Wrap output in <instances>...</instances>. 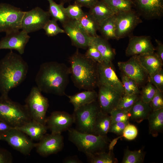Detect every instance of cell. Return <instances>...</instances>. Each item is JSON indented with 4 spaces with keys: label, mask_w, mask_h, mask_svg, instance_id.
<instances>
[{
    "label": "cell",
    "mask_w": 163,
    "mask_h": 163,
    "mask_svg": "<svg viewBox=\"0 0 163 163\" xmlns=\"http://www.w3.org/2000/svg\"><path fill=\"white\" fill-rule=\"evenodd\" d=\"M43 29L46 34L48 37H53L60 33H65L63 29L59 26L57 21L52 19L49 20L44 26Z\"/></svg>",
    "instance_id": "cell-38"
},
{
    "label": "cell",
    "mask_w": 163,
    "mask_h": 163,
    "mask_svg": "<svg viewBox=\"0 0 163 163\" xmlns=\"http://www.w3.org/2000/svg\"><path fill=\"white\" fill-rule=\"evenodd\" d=\"M87 49L85 54L87 57L97 63L104 62L101 54L92 42Z\"/></svg>",
    "instance_id": "cell-40"
},
{
    "label": "cell",
    "mask_w": 163,
    "mask_h": 163,
    "mask_svg": "<svg viewBox=\"0 0 163 163\" xmlns=\"http://www.w3.org/2000/svg\"><path fill=\"white\" fill-rule=\"evenodd\" d=\"M156 90V88L148 81L140 91V96L141 99L145 103H149L155 95Z\"/></svg>",
    "instance_id": "cell-36"
},
{
    "label": "cell",
    "mask_w": 163,
    "mask_h": 163,
    "mask_svg": "<svg viewBox=\"0 0 163 163\" xmlns=\"http://www.w3.org/2000/svg\"><path fill=\"white\" fill-rule=\"evenodd\" d=\"M136 12L144 19H159L163 16V0H131Z\"/></svg>",
    "instance_id": "cell-15"
},
{
    "label": "cell",
    "mask_w": 163,
    "mask_h": 163,
    "mask_svg": "<svg viewBox=\"0 0 163 163\" xmlns=\"http://www.w3.org/2000/svg\"><path fill=\"white\" fill-rule=\"evenodd\" d=\"M50 17L48 11H45L39 7L24 11L21 22V29L28 34L43 29L50 19Z\"/></svg>",
    "instance_id": "cell-11"
},
{
    "label": "cell",
    "mask_w": 163,
    "mask_h": 163,
    "mask_svg": "<svg viewBox=\"0 0 163 163\" xmlns=\"http://www.w3.org/2000/svg\"><path fill=\"white\" fill-rule=\"evenodd\" d=\"M147 119L149 134L153 137H157L163 130V108L152 111Z\"/></svg>",
    "instance_id": "cell-27"
},
{
    "label": "cell",
    "mask_w": 163,
    "mask_h": 163,
    "mask_svg": "<svg viewBox=\"0 0 163 163\" xmlns=\"http://www.w3.org/2000/svg\"><path fill=\"white\" fill-rule=\"evenodd\" d=\"M122 137V136H119L113 139L109 143L108 146V149L109 151H113L114 147L117 144V141L119 139Z\"/></svg>",
    "instance_id": "cell-51"
},
{
    "label": "cell",
    "mask_w": 163,
    "mask_h": 163,
    "mask_svg": "<svg viewBox=\"0 0 163 163\" xmlns=\"http://www.w3.org/2000/svg\"><path fill=\"white\" fill-rule=\"evenodd\" d=\"M110 122V115L104 113L100 110L97 116L93 126L92 134L97 136H107Z\"/></svg>",
    "instance_id": "cell-28"
},
{
    "label": "cell",
    "mask_w": 163,
    "mask_h": 163,
    "mask_svg": "<svg viewBox=\"0 0 163 163\" xmlns=\"http://www.w3.org/2000/svg\"><path fill=\"white\" fill-rule=\"evenodd\" d=\"M24 11L6 3H0V33L21 29Z\"/></svg>",
    "instance_id": "cell-9"
},
{
    "label": "cell",
    "mask_w": 163,
    "mask_h": 163,
    "mask_svg": "<svg viewBox=\"0 0 163 163\" xmlns=\"http://www.w3.org/2000/svg\"><path fill=\"white\" fill-rule=\"evenodd\" d=\"M111 117L110 123L120 121H129L130 118L128 112L116 108L110 113Z\"/></svg>",
    "instance_id": "cell-39"
},
{
    "label": "cell",
    "mask_w": 163,
    "mask_h": 163,
    "mask_svg": "<svg viewBox=\"0 0 163 163\" xmlns=\"http://www.w3.org/2000/svg\"><path fill=\"white\" fill-rule=\"evenodd\" d=\"M98 86L99 90L97 99L100 110L104 113L110 114L112 110L116 108L122 95L105 86Z\"/></svg>",
    "instance_id": "cell-20"
},
{
    "label": "cell",
    "mask_w": 163,
    "mask_h": 163,
    "mask_svg": "<svg viewBox=\"0 0 163 163\" xmlns=\"http://www.w3.org/2000/svg\"><path fill=\"white\" fill-rule=\"evenodd\" d=\"M118 66L122 73L134 80L139 87L149 81V76L137 55L132 56L126 62H118Z\"/></svg>",
    "instance_id": "cell-14"
},
{
    "label": "cell",
    "mask_w": 163,
    "mask_h": 163,
    "mask_svg": "<svg viewBox=\"0 0 163 163\" xmlns=\"http://www.w3.org/2000/svg\"><path fill=\"white\" fill-rule=\"evenodd\" d=\"M116 14L132 9L133 5L131 0H102Z\"/></svg>",
    "instance_id": "cell-33"
},
{
    "label": "cell",
    "mask_w": 163,
    "mask_h": 163,
    "mask_svg": "<svg viewBox=\"0 0 163 163\" xmlns=\"http://www.w3.org/2000/svg\"><path fill=\"white\" fill-rule=\"evenodd\" d=\"M81 7L79 5L74 3L70 5L67 7L64 8L65 12L68 18L70 19L78 20L84 14Z\"/></svg>",
    "instance_id": "cell-37"
},
{
    "label": "cell",
    "mask_w": 163,
    "mask_h": 163,
    "mask_svg": "<svg viewBox=\"0 0 163 163\" xmlns=\"http://www.w3.org/2000/svg\"><path fill=\"white\" fill-rule=\"evenodd\" d=\"M60 3L64 5L65 4L70 2L72 0H59Z\"/></svg>",
    "instance_id": "cell-52"
},
{
    "label": "cell",
    "mask_w": 163,
    "mask_h": 163,
    "mask_svg": "<svg viewBox=\"0 0 163 163\" xmlns=\"http://www.w3.org/2000/svg\"><path fill=\"white\" fill-rule=\"evenodd\" d=\"M64 147L63 137L61 133H46L38 142L35 144L37 152L46 157L56 154L61 151Z\"/></svg>",
    "instance_id": "cell-16"
},
{
    "label": "cell",
    "mask_w": 163,
    "mask_h": 163,
    "mask_svg": "<svg viewBox=\"0 0 163 163\" xmlns=\"http://www.w3.org/2000/svg\"><path fill=\"white\" fill-rule=\"evenodd\" d=\"M114 15L103 21L100 25L98 31L101 37L108 40L110 39L117 40L114 24Z\"/></svg>",
    "instance_id": "cell-32"
},
{
    "label": "cell",
    "mask_w": 163,
    "mask_h": 163,
    "mask_svg": "<svg viewBox=\"0 0 163 163\" xmlns=\"http://www.w3.org/2000/svg\"><path fill=\"white\" fill-rule=\"evenodd\" d=\"M137 57L149 77L162 69L163 62L159 59L155 52L137 55Z\"/></svg>",
    "instance_id": "cell-23"
},
{
    "label": "cell",
    "mask_w": 163,
    "mask_h": 163,
    "mask_svg": "<svg viewBox=\"0 0 163 163\" xmlns=\"http://www.w3.org/2000/svg\"><path fill=\"white\" fill-rule=\"evenodd\" d=\"M88 12L92 16L99 26L104 20L115 14L102 0H99L90 9Z\"/></svg>",
    "instance_id": "cell-26"
},
{
    "label": "cell",
    "mask_w": 163,
    "mask_h": 163,
    "mask_svg": "<svg viewBox=\"0 0 163 163\" xmlns=\"http://www.w3.org/2000/svg\"><path fill=\"white\" fill-rule=\"evenodd\" d=\"M64 163H82L80 160L76 156L67 157L63 161Z\"/></svg>",
    "instance_id": "cell-50"
},
{
    "label": "cell",
    "mask_w": 163,
    "mask_h": 163,
    "mask_svg": "<svg viewBox=\"0 0 163 163\" xmlns=\"http://www.w3.org/2000/svg\"><path fill=\"white\" fill-rule=\"evenodd\" d=\"M129 123V121H120L110 123L108 133H111L119 136H122L125 127Z\"/></svg>",
    "instance_id": "cell-44"
},
{
    "label": "cell",
    "mask_w": 163,
    "mask_h": 163,
    "mask_svg": "<svg viewBox=\"0 0 163 163\" xmlns=\"http://www.w3.org/2000/svg\"><path fill=\"white\" fill-rule=\"evenodd\" d=\"M81 26L90 36L95 37L98 35L97 31L99 26L92 16L88 12H84L78 20Z\"/></svg>",
    "instance_id": "cell-30"
},
{
    "label": "cell",
    "mask_w": 163,
    "mask_h": 163,
    "mask_svg": "<svg viewBox=\"0 0 163 163\" xmlns=\"http://www.w3.org/2000/svg\"><path fill=\"white\" fill-rule=\"evenodd\" d=\"M24 133L32 140L39 141L47 129L45 125L31 120L24 125L15 128Z\"/></svg>",
    "instance_id": "cell-22"
},
{
    "label": "cell",
    "mask_w": 163,
    "mask_h": 163,
    "mask_svg": "<svg viewBox=\"0 0 163 163\" xmlns=\"http://www.w3.org/2000/svg\"><path fill=\"white\" fill-rule=\"evenodd\" d=\"M62 26L65 33L70 38L72 46L86 49L92 43L94 37L85 31L78 20L70 19Z\"/></svg>",
    "instance_id": "cell-13"
},
{
    "label": "cell",
    "mask_w": 163,
    "mask_h": 163,
    "mask_svg": "<svg viewBox=\"0 0 163 163\" xmlns=\"http://www.w3.org/2000/svg\"><path fill=\"white\" fill-rule=\"evenodd\" d=\"M145 152L142 149L132 151L127 147L124 151L122 163H143Z\"/></svg>",
    "instance_id": "cell-34"
},
{
    "label": "cell",
    "mask_w": 163,
    "mask_h": 163,
    "mask_svg": "<svg viewBox=\"0 0 163 163\" xmlns=\"http://www.w3.org/2000/svg\"><path fill=\"white\" fill-rule=\"evenodd\" d=\"M129 37V43L125 51L126 56H132L155 52L150 36L131 35Z\"/></svg>",
    "instance_id": "cell-19"
},
{
    "label": "cell",
    "mask_w": 163,
    "mask_h": 163,
    "mask_svg": "<svg viewBox=\"0 0 163 163\" xmlns=\"http://www.w3.org/2000/svg\"><path fill=\"white\" fill-rule=\"evenodd\" d=\"M13 157L11 153L7 150L0 147V163H11Z\"/></svg>",
    "instance_id": "cell-45"
},
{
    "label": "cell",
    "mask_w": 163,
    "mask_h": 163,
    "mask_svg": "<svg viewBox=\"0 0 163 163\" xmlns=\"http://www.w3.org/2000/svg\"><path fill=\"white\" fill-rule=\"evenodd\" d=\"M0 119L14 128L20 127L32 120L24 105L3 95L0 96Z\"/></svg>",
    "instance_id": "cell-4"
},
{
    "label": "cell",
    "mask_w": 163,
    "mask_h": 163,
    "mask_svg": "<svg viewBox=\"0 0 163 163\" xmlns=\"http://www.w3.org/2000/svg\"><path fill=\"white\" fill-rule=\"evenodd\" d=\"M138 134V130L136 126L129 123L125 127L122 136L128 140H132L136 137Z\"/></svg>",
    "instance_id": "cell-43"
},
{
    "label": "cell",
    "mask_w": 163,
    "mask_h": 163,
    "mask_svg": "<svg viewBox=\"0 0 163 163\" xmlns=\"http://www.w3.org/2000/svg\"><path fill=\"white\" fill-rule=\"evenodd\" d=\"M74 123L72 114L60 111L53 112L45 120L47 129L52 133H61L68 130Z\"/></svg>",
    "instance_id": "cell-18"
},
{
    "label": "cell",
    "mask_w": 163,
    "mask_h": 163,
    "mask_svg": "<svg viewBox=\"0 0 163 163\" xmlns=\"http://www.w3.org/2000/svg\"><path fill=\"white\" fill-rule=\"evenodd\" d=\"M70 67L55 61L45 62L40 66L35 78L41 92L62 96L69 82Z\"/></svg>",
    "instance_id": "cell-1"
},
{
    "label": "cell",
    "mask_w": 163,
    "mask_h": 163,
    "mask_svg": "<svg viewBox=\"0 0 163 163\" xmlns=\"http://www.w3.org/2000/svg\"><path fill=\"white\" fill-rule=\"evenodd\" d=\"M27 63L19 54L10 50L0 61V93L8 96L12 89L25 79L28 70Z\"/></svg>",
    "instance_id": "cell-2"
},
{
    "label": "cell",
    "mask_w": 163,
    "mask_h": 163,
    "mask_svg": "<svg viewBox=\"0 0 163 163\" xmlns=\"http://www.w3.org/2000/svg\"><path fill=\"white\" fill-rule=\"evenodd\" d=\"M121 77V82L124 89V94H134L129 85L128 79V77L122 73Z\"/></svg>",
    "instance_id": "cell-46"
},
{
    "label": "cell",
    "mask_w": 163,
    "mask_h": 163,
    "mask_svg": "<svg viewBox=\"0 0 163 163\" xmlns=\"http://www.w3.org/2000/svg\"><path fill=\"white\" fill-rule=\"evenodd\" d=\"M149 81L157 89L163 91V70H160L149 77Z\"/></svg>",
    "instance_id": "cell-41"
},
{
    "label": "cell",
    "mask_w": 163,
    "mask_h": 163,
    "mask_svg": "<svg viewBox=\"0 0 163 163\" xmlns=\"http://www.w3.org/2000/svg\"><path fill=\"white\" fill-rule=\"evenodd\" d=\"M12 128H14L0 119V136L7 133Z\"/></svg>",
    "instance_id": "cell-49"
},
{
    "label": "cell",
    "mask_w": 163,
    "mask_h": 163,
    "mask_svg": "<svg viewBox=\"0 0 163 163\" xmlns=\"http://www.w3.org/2000/svg\"><path fill=\"white\" fill-rule=\"evenodd\" d=\"M99 0H74L75 3L81 7H85L90 9L94 6Z\"/></svg>",
    "instance_id": "cell-47"
},
{
    "label": "cell",
    "mask_w": 163,
    "mask_h": 163,
    "mask_svg": "<svg viewBox=\"0 0 163 163\" xmlns=\"http://www.w3.org/2000/svg\"><path fill=\"white\" fill-rule=\"evenodd\" d=\"M0 140L5 141L13 149L24 155H29L36 144L27 135L16 128H12L0 136Z\"/></svg>",
    "instance_id": "cell-12"
},
{
    "label": "cell",
    "mask_w": 163,
    "mask_h": 163,
    "mask_svg": "<svg viewBox=\"0 0 163 163\" xmlns=\"http://www.w3.org/2000/svg\"><path fill=\"white\" fill-rule=\"evenodd\" d=\"M68 130L69 140L85 154L106 151L108 148L109 143L107 136L82 133L73 128Z\"/></svg>",
    "instance_id": "cell-5"
},
{
    "label": "cell",
    "mask_w": 163,
    "mask_h": 163,
    "mask_svg": "<svg viewBox=\"0 0 163 163\" xmlns=\"http://www.w3.org/2000/svg\"><path fill=\"white\" fill-rule=\"evenodd\" d=\"M49 5L48 11L50 16L56 21H59L62 25L68 22L69 19L66 14L64 5L60 3L58 4L53 0H47Z\"/></svg>",
    "instance_id": "cell-29"
},
{
    "label": "cell",
    "mask_w": 163,
    "mask_h": 163,
    "mask_svg": "<svg viewBox=\"0 0 163 163\" xmlns=\"http://www.w3.org/2000/svg\"><path fill=\"white\" fill-rule=\"evenodd\" d=\"M98 86L102 85L109 88L123 96L124 94L121 82L118 78L112 62L97 63Z\"/></svg>",
    "instance_id": "cell-10"
},
{
    "label": "cell",
    "mask_w": 163,
    "mask_h": 163,
    "mask_svg": "<svg viewBox=\"0 0 163 163\" xmlns=\"http://www.w3.org/2000/svg\"><path fill=\"white\" fill-rule=\"evenodd\" d=\"M139 97L138 94H124L120 98L116 108L128 112Z\"/></svg>",
    "instance_id": "cell-35"
},
{
    "label": "cell",
    "mask_w": 163,
    "mask_h": 163,
    "mask_svg": "<svg viewBox=\"0 0 163 163\" xmlns=\"http://www.w3.org/2000/svg\"><path fill=\"white\" fill-rule=\"evenodd\" d=\"M152 111L163 108V92L157 89L154 97L150 102Z\"/></svg>",
    "instance_id": "cell-42"
},
{
    "label": "cell",
    "mask_w": 163,
    "mask_h": 163,
    "mask_svg": "<svg viewBox=\"0 0 163 163\" xmlns=\"http://www.w3.org/2000/svg\"><path fill=\"white\" fill-rule=\"evenodd\" d=\"M30 38L28 34L23 30H14L7 33L5 36L0 40V50H15L20 55L23 54Z\"/></svg>",
    "instance_id": "cell-17"
},
{
    "label": "cell",
    "mask_w": 163,
    "mask_h": 163,
    "mask_svg": "<svg viewBox=\"0 0 163 163\" xmlns=\"http://www.w3.org/2000/svg\"><path fill=\"white\" fill-rule=\"evenodd\" d=\"M157 44L155 52L159 59L163 62V44L159 40L155 39Z\"/></svg>",
    "instance_id": "cell-48"
},
{
    "label": "cell",
    "mask_w": 163,
    "mask_h": 163,
    "mask_svg": "<svg viewBox=\"0 0 163 163\" xmlns=\"http://www.w3.org/2000/svg\"><path fill=\"white\" fill-rule=\"evenodd\" d=\"M73 105L74 110L97 100V94L94 90H86L72 95H67Z\"/></svg>",
    "instance_id": "cell-24"
},
{
    "label": "cell",
    "mask_w": 163,
    "mask_h": 163,
    "mask_svg": "<svg viewBox=\"0 0 163 163\" xmlns=\"http://www.w3.org/2000/svg\"><path fill=\"white\" fill-rule=\"evenodd\" d=\"M85 155L88 161L91 163H117L118 161L115 157L113 151L102 152Z\"/></svg>",
    "instance_id": "cell-31"
},
{
    "label": "cell",
    "mask_w": 163,
    "mask_h": 163,
    "mask_svg": "<svg viewBox=\"0 0 163 163\" xmlns=\"http://www.w3.org/2000/svg\"><path fill=\"white\" fill-rule=\"evenodd\" d=\"M115 34L117 40L131 35L133 31L142 22L136 11L131 10L117 13L114 15Z\"/></svg>",
    "instance_id": "cell-8"
},
{
    "label": "cell",
    "mask_w": 163,
    "mask_h": 163,
    "mask_svg": "<svg viewBox=\"0 0 163 163\" xmlns=\"http://www.w3.org/2000/svg\"><path fill=\"white\" fill-rule=\"evenodd\" d=\"M100 110L97 100L82 106L74 111V123L78 131L92 134L93 126Z\"/></svg>",
    "instance_id": "cell-7"
},
{
    "label": "cell",
    "mask_w": 163,
    "mask_h": 163,
    "mask_svg": "<svg viewBox=\"0 0 163 163\" xmlns=\"http://www.w3.org/2000/svg\"><path fill=\"white\" fill-rule=\"evenodd\" d=\"M25 102L24 105L32 120L45 125L46 115L49 106V101L42 94L37 86L31 88Z\"/></svg>",
    "instance_id": "cell-6"
},
{
    "label": "cell",
    "mask_w": 163,
    "mask_h": 163,
    "mask_svg": "<svg viewBox=\"0 0 163 163\" xmlns=\"http://www.w3.org/2000/svg\"><path fill=\"white\" fill-rule=\"evenodd\" d=\"M92 43L101 54L104 62H112L116 53L115 49L112 48L108 40L98 35L94 37Z\"/></svg>",
    "instance_id": "cell-25"
},
{
    "label": "cell",
    "mask_w": 163,
    "mask_h": 163,
    "mask_svg": "<svg viewBox=\"0 0 163 163\" xmlns=\"http://www.w3.org/2000/svg\"><path fill=\"white\" fill-rule=\"evenodd\" d=\"M69 61L71 78L79 89L92 90L98 86L97 63L81 53L77 49Z\"/></svg>",
    "instance_id": "cell-3"
},
{
    "label": "cell",
    "mask_w": 163,
    "mask_h": 163,
    "mask_svg": "<svg viewBox=\"0 0 163 163\" xmlns=\"http://www.w3.org/2000/svg\"><path fill=\"white\" fill-rule=\"evenodd\" d=\"M152 111L150 103H146L143 102L140 96L128 113L130 119L139 123L144 120L147 119Z\"/></svg>",
    "instance_id": "cell-21"
}]
</instances>
